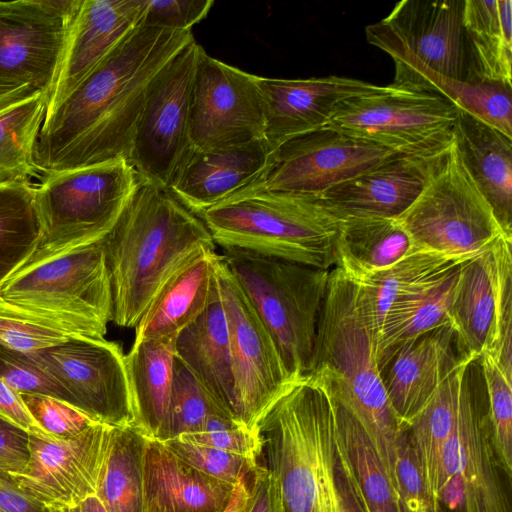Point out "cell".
<instances>
[{
	"mask_svg": "<svg viewBox=\"0 0 512 512\" xmlns=\"http://www.w3.org/2000/svg\"><path fill=\"white\" fill-rule=\"evenodd\" d=\"M473 362H465L452 373L407 426L423 475L435 500L441 485L443 451L454 428Z\"/></svg>",
	"mask_w": 512,
	"mask_h": 512,
	"instance_id": "35",
	"label": "cell"
},
{
	"mask_svg": "<svg viewBox=\"0 0 512 512\" xmlns=\"http://www.w3.org/2000/svg\"><path fill=\"white\" fill-rule=\"evenodd\" d=\"M467 81L512 87V1L464 0Z\"/></svg>",
	"mask_w": 512,
	"mask_h": 512,
	"instance_id": "30",
	"label": "cell"
},
{
	"mask_svg": "<svg viewBox=\"0 0 512 512\" xmlns=\"http://www.w3.org/2000/svg\"><path fill=\"white\" fill-rule=\"evenodd\" d=\"M397 219L417 249L463 262L482 255L499 238L509 237L454 141L420 195Z\"/></svg>",
	"mask_w": 512,
	"mask_h": 512,
	"instance_id": "10",
	"label": "cell"
},
{
	"mask_svg": "<svg viewBox=\"0 0 512 512\" xmlns=\"http://www.w3.org/2000/svg\"><path fill=\"white\" fill-rule=\"evenodd\" d=\"M512 238L501 237L491 247L495 315L489 354L512 381Z\"/></svg>",
	"mask_w": 512,
	"mask_h": 512,
	"instance_id": "41",
	"label": "cell"
},
{
	"mask_svg": "<svg viewBox=\"0 0 512 512\" xmlns=\"http://www.w3.org/2000/svg\"><path fill=\"white\" fill-rule=\"evenodd\" d=\"M65 509L66 512H107L96 495L85 499L74 507Z\"/></svg>",
	"mask_w": 512,
	"mask_h": 512,
	"instance_id": "56",
	"label": "cell"
},
{
	"mask_svg": "<svg viewBox=\"0 0 512 512\" xmlns=\"http://www.w3.org/2000/svg\"><path fill=\"white\" fill-rule=\"evenodd\" d=\"M0 298L75 337L104 338L112 293L102 241L82 245L12 276Z\"/></svg>",
	"mask_w": 512,
	"mask_h": 512,
	"instance_id": "9",
	"label": "cell"
},
{
	"mask_svg": "<svg viewBox=\"0 0 512 512\" xmlns=\"http://www.w3.org/2000/svg\"><path fill=\"white\" fill-rule=\"evenodd\" d=\"M244 512H283L276 481L264 464L254 472Z\"/></svg>",
	"mask_w": 512,
	"mask_h": 512,
	"instance_id": "51",
	"label": "cell"
},
{
	"mask_svg": "<svg viewBox=\"0 0 512 512\" xmlns=\"http://www.w3.org/2000/svg\"><path fill=\"white\" fill-rule=\"evenodd\" d=\"M264 130L257 76L213 58L204 50L193 86L191 148L241 145L263 138Z\"/></svg>",
	"mask_w": 512,
	"mask_h": 512,
	"instance_id": "17",
	"label": "cell"
},
{
	"mask_svg": "<svg viewBox=\"0 0 512 512\" xmlns=\"http://www.w3.org/2000/svg\"><path fill=\"white\" fill-rule=\"evenodd\" d=\"M272 153L264 137L228 147L191 148L167 189L200 217L205 210L261 179Z\"/></svg>",
	"mask_w": 512,
	"mask_h": 512,
	"instance_id": "22",
	"label": "cell"
},
{
	"mask_svg": "<svg viewBox=\"0 0 512 512\" xmlns=\"http://www.w3.org/2000/svg\"><path fill=\"white\" fill-rule=\"evenodd\" d=\"M257 429L283 512H367L322 387L307 378L294 383L263 414Z\"/></svg>",
	"mask_w": 512,
	"mask_h": 512,
	"instance_id": "2",
	"label": "cell"
},
{
	"mask_svg": "<svg viewBox=\"0 0 512 512\" xmlns=\"http://www.w3.org/2000/svg\"><path fill=\"white\" fill-rule=\"evenodd\" d=\"M145 440L134 426L112 427L96 492L107 512H143Z\"/></svg>",
	"mask_w": 512,
	"mask_h": 512,
	"instance_id": "37",
	"label": "cell"
},
{
	"mask_svg": "<svg viewBox=\"0 0 512 512\" xmlns=\"http://www.w3.org/2000/svg\"><path fill=\"white\" fill-rule=\"evenodd\" d=\"M396 154L325 127L274 149L260 182L272 191L319 196Z\"/></svg>",
	"mask_w": 512,
	"mask_h": 512,
	"instance_id": "19",
	"label": "cell"
},
{
	"mask_svg": "<svg viewBox=\"0 0 512 512\" xmlns=\"http://www.w3.org/2000/svg\"><path fill=\"white\" fill-rule=\"evenodd\" d=\"M214 414L226 415L175 355L167 413L155 439L164 442L182 434L197 432Z\"/></svg>",
	"mask_w": 512,
	"mask_h": 512,
	"instance_id": "40",
	"label": "cell"
},
{
	"mask_svg": "<svg viewBox=\"0 0 512 512\" xmlns=\"http://www.w3.org/2000/svg\"><path fill=\"white\" fill-rule=\"evenodd\" d=\"M330 399L338 441L367 512H401L392 480L365 429L346 407Z\"/></svg>",
	"mask_w": 512,
	"mask_h": 512,
	"instance_id": "36",
	"label": "cell"
},
{
	"mask_svg": "<svg viewBox=\"0 0 512 512\" xmlns=\"http://www.w3.org/2000/svg\"><path fill=\"white\" fill-rule=\"evenodd\" d=\"M112 427L94 423L70 438L33 427L28 431L27 464L21 473L10 476L45 506L74 507L96 495Z\"/></svg>",
	"mask_w": 512,
	"mask_h": 512,
	"instance_id": "18",
	"label": "cell"
},
{
	"mask_svg": "<svg viewBox=\"0 0 512 512\" xmlns=\"http://www.w3.org/2000/svg\"><path fill=\"white\" fill-rule=\"evenodd\" d=\"M171 451L200 472L236 485L241 479L250 486L258 461L180 438L163 442Z\"/></svg>",
	"mask_w": 512,
	"mask_h": 512,
	"instance_id": "44",
	"label": "cell"
},
{
	"mask_svg": "<svg viewBox=\"0 0 512 512\" xmlns=\"http://www.w3.org/2000/svg\"><path fill=\"white\" fill-rule=\"evenodd\" d=\"M470 371L471 367L456 422L443 451L441 485L436 499L438 510L511 512L503 480L506 476L495 457L486 410L476 400Z\"/></svg>",
	"mask_w": 512,
	"mask_h": 512,
	"instance_id": "14",
	"label": "cell"
},
{
	"mask_svg": "<svg viewBox=\"0 0 512 512\" xmlns=\"http://www.w3.org/2000/svg\"><path fill=\"white\" fill-rule=\"evenodd\" d=\"M212 0H148L146 25L191 31L211 10Z\"/></svg>",
	"mask_w": 512,
	"mask_h": 512,
	"instance_id": "49",
	"label": "cell"
},
{
	"mask_svg": "<svg viewBox=\"0 0 512 512\" xmlns=\"http://www.w3.org/2000/svg\"><path fill=\"white\" fill-rule=\"evenodd\" d=\"M73 337L57 323L0 298V344L31 354Z\"/></svg>",
	"mask_w": 512,
	"mask_h": 512,
	"instance_id": "43",
	"label": "cell"
},
{
	"mask_svg": "<svg viewBox=\"0 0 512 512\" xmlns=\"http://www.w3.org/2000/svg\"><path fill=\"white\" fill-rule=\"evenodd\" d=\"M47 100L39 92L0 113V186L30 183L38 175L34 152Z\"/></svg>",
	"mask_w": 512,
	"mask_h": 512,
	"instance_id": "38",
	"label": "cell"
},
{
	"mask_svg": "<svg viewBox=\"0 0 512 512\" xmlns=\"http://www.w3.org/2000/svg\"><path fill=\"white\" fill-rule=\"evenodd\" d=\"M487 396L486 418L497 462L511 481L512 477V381L487 353L480 358Z\"/></svg>",
	"mask_w": 512,
	"mask_h": 512,
	"instance_id": "42",
	"label": "cell"
},
{
	"mask_svg": "<svg viewBox=\"0 0 512 512\" xmlns=\"http://www.w3.org/2000/svg\"><path fill=\"white\" fill-rule=\"evenodd\" d=\"M395 489L401 512H439L436 500L423 475L407 427L404 428L398 443Z\"/></svg>",
	"mask_w": 512,
	"mask_h": 512,
	"instance_id": "45",
	"label": "cell"
},
{
	"mask_svg": "<svg viewBox=\"0 0 512 512\" xmlns=\"http://www.w3.org/2000/svg\"><path fill=\"white\" fill-rule=\"evenodd\" d=\"M81 2L0 1V81L30 84L49 96Z\"/></svg>",
	"mask_w": 512,
	"mask_h": 512,
	"instance_id": "16",
	"label": "cell"
},
{
	"mask_svg": "<svg viewBox=\"0 0 512 512\" xmlns=\"http://www.w3.org/2000/svg\"><path fill=\"white\" fill-rule=\"evenodd\" d=\"M203 51L193 39L151 86L128 159L143 181L167 188L191 149L193 86Z\"/></svg>",
	"mask_w": 512,
	"mask_h": 512,
	"instance_id": "12",
	"label": "cell"
},
{
	"mask_svg": "<svg viewBox=\"0 0 512 512\" xmlns=\"http://www.w3.org/2000/svg\"><path fill=\"white\" fill-rule=\"evenodd\" d=\"M42 92L30 84L0 81V113Z\"/></svg>",
	"mask_w": 512,
	"mask_h": 512,
	"instance_id": "54",
	"label": "cell"
},
{
	"mask_svg": "<svg viewBox=\"0 0 512 512\" xmlns=\"http://www.w3.org/2000/svg\"><path fill=\"white\" fill-rule=\"evenodd\" d=\"M31 356L91 420L113 427L133 426L125 355L117 343L73 337Z\"/></svg>",
	"mask_w": 512,
	"mask_h": 512,
	"instance_id": "15",
	"label": "cell"
},
{
	"mask_svg": "<svg viewBox=\"0 0 512 512\" xmlns=\"http://www.w3.org/2000/svg\"><path fill=\"white\" fill-rule=\"evenodd\" d=\"M175 355L220 409L236 421L229 332L219 286L205 310L177 334Z\"/></svg>",
	"mask_w": 512,
	"mask_h": 512,
	"instance_id": "26",
	"label": "cell"
},
{
	"mask_svg": "<svg viewBox=\"0 0 512 512\" xmlns=\"http://www.w3.org/2000/svg\"><path fill=\"white\" fill-rule=\"evenodd\" d=\"M0 416L25 431L38 427L16 389L0 379Z\"/></svg>",
	"mask_w": 512,
	"mask_h": 512,
	"instance_id": "53",
	"label": "cell"
},
{
	"mask_svg": "<svg viewBox=\"0 0 512 512\" xmlns=\"http://www.w3.org/2000/svg\"><path fill=\"white\" fill-rule=\"evenodd\" d=\"M193 39L144 23L132 30L46 113L34 152L39 173L128 161L153 82Z\"/></svg>",
	"mask_w": 512,
	"mask_h": 512,
	"instance_id": "1",
	"label": "cell"
},
{
	"mask_svg": "<svg viewBox=\"0 0 512 512\" xmlns=\"http://www.w3.org/2000/svg\"><path fill=\"white\" fill-rule=\"evenodd\" d=\"M148 0H82L71 26L46 113L64 100L102 59L143 23Z\"/></svg>",
	"mask_w": 512,
	"mask_h": 512,
	"instance_id": "23",
	"label": "cell"
},
{
	"mask_svg": "<svg viewBox=\"0 0 512 512\" xmlns=\"http://www.w3.org/2000/svg\"><path fill=\"white\" fill-rule=\"evenodd\" d=\"M495 293L490 249L459 266L448 312L463 356L478 360L491 339Z\"/></svg>",
	"mask_w": 512,
	"mask_h": 512,
	"instance_id": "33",
	"label": "cell"
},
{
	"mask_svg": "<svg viewBox=\"0 0 512 512\" xmlns=\"http://www.w3.org/2000/svg\"><path fill=\"white\" fill-rule=\"evenodd\" d=\"M28 458V432L0 416V471L19 474Z\"/></svg>",
	"mask_w": 512,
	"mask_h": 512,
	"instance_id": "50",
	"label": "cell"
},
{
	"mask_svg": "<svg viewBox=\"0 0 512 512\" xmlns=\"http://www.w3.org/2000/svg\"><path fill=\"white\" fill-rule=\"evenodd\" d=\"M44 512H66L65 508L46 506Z\"/></svg>",
	"mask_w": 512,
	"mask_h": 512,
	"instance_id": "57",
	"label": "cell"
},
{
	"mask_svg": "<svg viewBox=\"0 0 512 512\" xmlns=\"http://www.w3.org/2000/svg\"><path fill=\"white\" fill-rule=\"evenodd\" d=\"M468 361L474 360L462 355L449 324L397 348L379 371L388 401L400 423L407 427L438 387Z\"/></svg>",
	"mask_w": 512,
	"mask_h": 512,
	"instance_id": "21",
	"label": "cell"
},
{
	"mask_svg": "<svg viewBox=\"0 0 512 512\" xmlns=\"http://www.w3.org/2000/svg\"><path fill=\"white\" fill-rule=\"evenodd\" d=\"M464 263L425 250H414L390 267L354 283L355 303L375 338L388 309Z\"/></svg>",
	"mask_w": 512,
	"mask_h": 512,
	"instance_id": "32",
	"label": "cell"
},
{
	"mask_svg": "<svg viewBox=\"0 0 512 512\" xmlns=\"http://www.w3.org/2000/svg\"><path fill=\"white\" fill-rule=\"evenodd\" d=\"M220 255L202 252L162 289L135 326L134 343L176 336L207 307L218 287Z\"/></svg>",
	"mask_w": 512,
	"mask_h": 512,
	"instance_id": "28",
	"label": "cell"
},
{
	"mask_svg": "<svg viewBox=\"0 0 512 512\" xmlns=\"http://www.w3.org/2000/svg\"><path fill=\"white\" fill-rule=\"evenodd\" d=\"M142 486L143 512H224L235 485L200 472L146 436Z\"/></svg>",
	"mask_w": 512,
	"mask_h": 512,
	"instance_id": "25",
	"label": "cell"
},
{
	"mask_svg": "<svg viewBox=\"0 0 512 512\" xmlns=\"http://www.w3.org/2000/svg\"><path fill=\"white\" fill-rule=\"evenodd\" d=\"M218 286L234 376L235 419L248 429L294 382L276 343L239 282L219 258Z\"/></svg>",
	"mask_w": 512,
	"mask_h": 512,
	"instance_id": "13",
	"label": "cell"
},
{
	"mask_svg": "<svg viewBox=\"0 0 512 512\" xmlns=\"http://www.w3.org/2000/svg\"><path fill=\"white\" fill-rule=\"evenodd\" d=\"M453 137L464 165L491 204L503 232L512 237V139L461 109Z\"/></svg>",
	"mask_w": 512,
	"mask_h": 512,
	"instance_id": "27",
	"label": "cell"
},
{
	"mask_svg": "<svg viewBox=\"0 0 512 512\" xmlns=\"http://www.w3.org/2000/svg\"><path fill=\"white\" fill-rule=\"evenodd\" d=\"M257 84L264 107V138L273 150L294 137L328 127L343 101L389 88L336 75L306 79L257 76Z\"/></svg>",
	"mask_w": 512,
	"mask_h": 512,
	"instance_id": "20",
	"label": "cell"
},
{
	"mask_svg": "<svg viewBox=\"0 0 512 512\" xmlns=\"http://www.w3.org/2000/svg\"><path fill=\"white\" fill-rule=\"evenodd\" d=\"M112 293V322L135 328L165 285L216 244L202 219L167 188L139 179L101 239Z\"/></svg>",
	"mask_w": 512,
	"mask_h": 512,
	"instance_id": "3",
	"label": "cell"
},
{
	"mask_svg": "<svg viewBox=\"0 0 512 512\" xmlns=\"http://www.w3.org/2000/svg\"><path fill=\"white\" fill-rule=\"evenodd\" d=\"M41 223L31 183L0 186V287L35 251Z\"/></svg>",
	"mask_w": 512,
	"mask_h": 512,
	"instance_id": "39",
	"label": "cell"
},
{
	"mask_svg": "<svg viewBox=\"0 0 512 512\" xmlns=\"http://www.w3.org/2000/svg\"><path fill=\"white\" fill-rule=\"evenodd\" d=\"M176 336L133 343L125 355L133 426L150 438L157 437L167 413Z\"/></svg>",
	"mask_w": 512,
	"mask_h": 512,
	"instance_id": "31",
	"label": "cell"
},
{
	"mask_svg": "<svg viewBox=\"0 0 512 512\" xmlns=\"http://www.w3.org/2000/svg\"><path fill=\"white\" fill-rule=\"evenodd\" d=\"M414 250L397 218L347 216L341 218L334 241V268L360 283Z\"/></svg>",
	"mask_w": 512,
	"mask_h": 512,
	"instance_id": "29",
	"label": "cell"
},
{
	"mask_svg": "<svg viewBox=\"0 0 512 512\" xmlns=\"http://www.w3.org/2000/svg\"><path fill=\"white\" fill-rule=\"evenodd\" d=\"M0 379L19 393L51 396L73 406L68 393L47 375L31 354L2 344H0Z\"/></svg>",
	"mask_w": 512,
	"mask_h": 512,
	"instance_id": "47",
	"label": "cell"
},
{
	"mask_svg": "<svg viewBox=\"0 0 512 512\" xmlns=\"http://www.w3.org/2000/svg\"><path fill=\"white\" fill-rule=\"evenodd\" d=\"M249 499V486L241 479L234 486L228 506L224 512H244Z\"/></svg>",
	"mask_w": 512,
	"mask_h": 512,
	"instance_id": "55",
	"label": "cell"
},
{
	"mask_svg": "<svg viewBox=\"0 0 512 512\" xmlns=\"http://www.w3.org/2000/svg\"><path fill=\"white\" fill-rule=\"evenodd\" d=\"M200 218L224 251L334 268L333 245L341 217L318 195L268 190L259 179Z\"/></svg>",
	"mask_w": 512,
	"mask_h": 512,
	"instance_id": "5",
	"label": "cell"
},
{
	"mask_svg": "<svg viewBox=\"0 0 512 512\" xmlns=\"http://www.w3.org/2000/svg\"><path fill=\"white\" fill-rule=\"evenodd\" d=\"M139 179L125 159L45 175L35 187L41 237L17 273L101 240L120 217Z\"/></svg>",
	"mask_w": 512,
	"mask_h": 512,
	"instance_id": "7",
	"label": "cell"
},
{
	"mask_svg": "<svg viewBox=\"0 0 512 512\" xmlns=\"http://www.w3.org/2000/svg\"><path fill=\"white\" fill-rule=\"evenodd\" d=\"M45 507L20 489L8 473L0 471V512H44Z\"/></svg>",
	"mask_w": 512,
	"mask_h": 512,
	"instance_id": "52",
	"label": "cell"
},
{
	"mask_svg": "<svg viewBox=\"0 0 512 512\" xmlns=\"http://www.w3.org/2000/svg\"><path fill=\"white\" fill-rule=\"evenodd\" d=\"M21 397L37 426L54 437H74L97 423L76 407L57 398L26 393H21Z\"/></svg>",
	"mask_w": 512,
	"mask_h": 512,
	"instance_id": "48",
	"label": "cell"
},
{
	"mask_svg": "<svg viewBox=\"0 0 512 512\" xmlns=\"http://www.w3.org/2000/svg\"><path fill=\"white\" fill-rule=\"evenodd\" d=\"M445 153L426 158L396 154L319 196L341 218H398L420 195Z\"/></svg>",
	"mask_w": 512,
	"mask_h": 512,
	"instance_id": "24",
	"label": "cell"
},
{
	"mask_svg": "<svg viewBox=\"0 0 512 512\" xmlns=\"http://www.w3.org/2000/svg\"><path fill=\"white\" fill-rule=\"evenodd\" d=\"M459 266L388 309L376 337L379 368L403 344L448 324Z\"/></svg>",
	"mask_w": 512,
	"mask_h": 512,
	"instance_id": "34",
	"label": "cell"
},
{
	"mask_svg": "<svg viewBox=\"0 0 512 512\" xmlns=\"http://www.w3.org/2000/svg\"><path fill=\"white\" fill-rule=\"evenodd\" d=\"M221 259L272 335L291 379H306L332 269L239 251H224Z\"/></svg>",
	"mask_w": 512,
	"mask_h": 512,
	"instance_id": "6",
	"label": "cell"
},
{
	"mask_svg": "<svg viewBox=\"0 0 512 512\" xmlns=\"http://www.w3.org/2000/svg\"><path fill=\"white\" fill-rule=\"evenodd\" d=\"M176 438L206 445L258 461L262 455V439L258 429L251 430L224 414L207 418L197 432Z\"/></svg>",
	"mask_w": 512,
	"mask_h": 512,
	"instance_id": "46",
	"label": "cell"
},
{
	"mask_svg": "<svg viewBox=\"0 0 512 512\" xmlns=\"http://www.w3.org/2000/svg\"><path fill=\"white\" fill-rule=\"evenodd\" d=\"M457 112L441 96L390 84L384 92L343 101L328 127L397 154L426 158L453 144Z\"/></svg>",
	"mask_w": 512,
	"mask_h": 512,
	"instance_id": "11",
	"label": "cell"
},
{
	"mask_svg": "<svg viewBox=\"0 0 512 512\" xmlns=\"http://www.w3.org/2000/svg\"><path fill=\"white\" fill-rule=\"evenodd\" d=\"M307 379L359 421L395 487L398 443L406 427L388 401L378 367L376 338L356 306L354 283L336 268L330 272Z\"/></svg>",
	"mask_w": 512,
	"mask_h": 512,
	"instance_id": "4",
	"label": "cell"
},
{
	"mask_svg": "<svg viewBox=\"0 0 512 512\" xmlns=\"http://www.w3.org/2000/svg\"><path fill=\"white\" fill-rule=\"evenodd\" d=\"M464 0H402L365 28L394 61V87L433 94L443 78L467 81ZM434 95V94H433Z\"/></svg>",
	"mask_w": 512,
	"mask_h": 512,
	"instance_id": "8",
	"label": "cell"
}]
</instances>
